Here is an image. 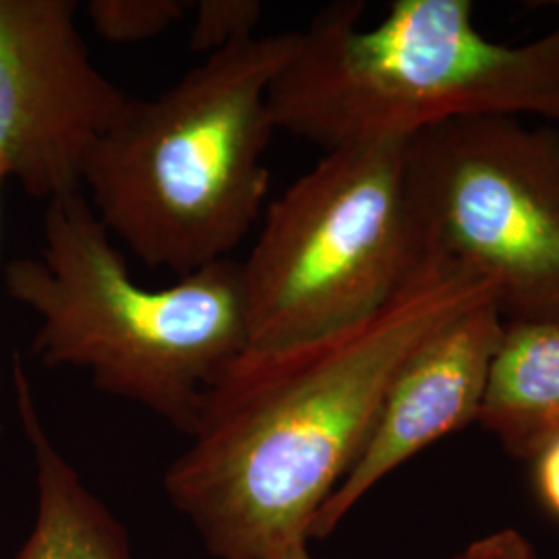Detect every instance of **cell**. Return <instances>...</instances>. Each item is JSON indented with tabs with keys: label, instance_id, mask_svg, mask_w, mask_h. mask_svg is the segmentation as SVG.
I'll use <instances>...</instances> for the list:
<instances>
[{
	"label": "cell",
	"instance_id": "cell-1",
	"mask_svg": "<svg viewBox=\"0 0 559 559\" xmlns=\"http://www.w3.org/2000/svg\"><path fill=\"white\" fill-rule=\"evenodd\" d=\"M498 290L431 253L378 313L321 338L247 346L201 400L189 448L164 477L216 559H282L365 450L400 367Z\"/></svg>",
	"mask_w": 559,
	"mask_h": 559
},
{
	"label": "cell",
	"instance_id": "cell-2",
	"mask_svg": "<svg viewBox=\"0 0 559 559\" xmlns=\"http://www.w3.org/2000/svg\"><path fill=\"white\" fill-rule=\"evenodd\" d=\"M362 13L334 2L299 32L267 92L276 131L334 152L477 117L559 129V27L510 46L480 34L468 0H396L369 29Z\"/></svg>",
	"mask_w": 559,
	"mask_h": 559
},
{
	"label": "cell",
	"instance_id": "cell-3",
	"mask_svg": "<svg viewBox=\"0 0 559 559\" xmlns=\"http://www.w3.org/2000/svg\"><path fill=\"white\" fill-rule=\"evenodd\" d=\"M299 32L216 52L154 100L131 98L96 141L83 193L112 239L179 278L230 253L260 218L276 133L267 92Z\"/></svg>",
	"mask_w": 559,
	"mask_h": 559
},
{
	"label": "cell",
	"instance_id": "cell-4",
	"mask_svg": "<svg viewBox=\"0 0 559 559\" xmlns=\"http://www.w3.org/2000/svg\"><path fill=\"white\" fill-rule=\"evenodd\" d=\"M40 255L9 261V297L38 318L32 357L85 371L189 436L201 400L249 346L240 261L140 286L85 193L48 201Z\"/></svg>",
	"mask_w": 559,
	"mask_h": 559
},
{
	"label": "cell",
	"instance_id": "cell-5",
	"mask_svg": "<svg viewBox=\"0 0 559 559\" xmlns=\"http://www.w3.org/2000/svg\"><path fill=\"white\" fill-rule=\"evenodd\" d=\"M406 141L325 152L274 201L240 261L251 348L321 338L378 313L429 260Z\"/></svg>",
	"mask_w": 559,
	"mask_h": 559
},
{
	"label": "cell",
	"instance_id": "cell-6",
	"mask_svg": "<svg viewBox=\"0 0 559 559\" xmlns=\"http://www.w3.org/2000/svg\"><path fill=\"white\" fill-rule=\"evenodd\" d=\"M404 177L429 253L498 290L508 323H559V129L448 120L406 141Z\"/></svg>",
	"mask_w": 559,
	"mask_h": 559
},
{
	"label": "cell",
	"instance_id": "cell-7",
	"mask_svg": "<svg viewBox=\"0 0 559 559\" xmlns=\"http://www.w3.org/2000/svg\"><path fill=\"white\" fill-rule=\"evenodd\" d=\"M73 0H0V166L46 203L83 193L85 162L131 96L94 64Z\"/></svg>",
	"mask_w": 559,
	"mask_h": 559
},
{
	"label": "cell",
	"instance_id": "cell-8",
	"mask_svg": "<svg viewBox=\"0 0 559 559\" xmlns=\"http://www.w3.org/2000/svg\"><path fill=\"white\" fill-rule=\"evenodd\" d=\"M501 332L500 307L487 300L415 348L392 381L359 460L311 522L309 539L328 537L400 464L477 423Z\"/></svg>",
	"mask_w": 559,
	"mask_h": 559
},
{
	"label": "cell",
	"instance_id": "cell-9",
	"mask_svg": "<svg viewBox=\"0 0 559 559\" xmlns=\"http://www.w3.org/2000/svg\"><path fill=\"white\" fill-rule=\"evenodd\" d=\"M13 392L38 489L36 522L15 559H133L122 524L50 438L20 355L13 357Z\"/></svg>",
	"mask_w": 559,
	"mask_h": 559
},
{
	"label": "cell",
	"instance_id": "cell-10",
	"mask_svg": "<svg viewBox=\"0 0 559 559\" xmlns=\"http://www.w3.org/2000/svg\"><path fill=\"white\" fill-rule=\"evenodd\" d=\"M477 423L516 460L559 433V323L503 321Z\"/></svg>",
	"mask_w": 559,
	"mask_h": 559
},
{
	"label": "cell",
	"instance_id": "cell-11",
	"mask_svg": "<svg viewBox=\"0 0 559 559\" xmlns=\"http://www.w3.org/2000/svg\"><path fill=\"white\" fill-rule=\"evenodd\" d=\"M96 34L112 44L154 40L185 20V0H92L85 4Z\"/></svg>",
	"mask_w": 559,
	"mask_h": 559
},
{
	"label": "cell",
	"instance_id": "cell-12",
	"mask_svg": "<svg viewBox=\"0 0 559 559\" xmlns=\"http://www.w3.org/2000/svg\"><path fill=\"white\" fill-rule=\"evenodd\" d=\"M260 0H201L195 4V23L189 48L212 57L242 41L253 40L260 25Z\"/></svg>",
	"mask_w": 559,
	"mask_h": 559
},
{
	"label": "cell",
	"instance_id": "cell-13",
	"mask_svg": "<svg viewBox=\"0 0 559 559\" xmlns=\"http://www.w3.org/2000/svg\"><path fill=\"white\" fill-rule=\"evenodd\" d=\"M450 559H540L531 540L514 528H503L493 535L471 543L462 554Z\"/></svg>",
	"mask_w": 559,
	"mask_h": 559
},
{
	"label": "cell",
	"instance_id": "cell-14",
	"mask_svg": "<svg viewBox=\"0 0 559 559\" xmlns=\"http://www.w3.org/2000/svg\"><path fill=\"white\" fill-rule=\"evenodd\" d=\"M531 462L540 503L559 520V433Z\"/></svg>",
	"mask_w": 559,
	"mask_h": 559
},
{
	"label": "cell",
	"instance_id": "cell-15",
	"mask_svg": "<svg viewBox=\"0 0 559 559\" xmlns=\"http://www.w3.org/2000/svg\"><path fill=\"white\" fill-rule=\"evenodd\" d=\"M282 559H311L309 558V551H307V545H297L293 547L286 556Z\"/></svg>",
	"mask_w": 559,
	"mask_h": 559
},
{
	"label": "cell",
	"instance_id": "cell-16",
	"mask_svg": "<svg viewBox=\"0 0 559 559\" xmlns=\"http://www.w3.org/2000/svg\"><path fill=\"white\" fill-rule=\"evenodd\" d=\"M4 173H2V166H0V187H2V182H4Z\"/></svg>",
	"mask_w": 559,
	"mask_h": 559
},
{
	"label": "cell",
	"instance_id": "cell-17",
	"mask_svg": "<svg viewBox=\"0 0 559 559\" xmlns=\"http://www.w3.org/2000/svg\"><path fill=\"white\" fill-rule=\"evenodd\" d=\"M558 7H559V2H558Z\"/></svg>",
	"mask_w": 559,
	"mask_h": 559
}]
</instances>
